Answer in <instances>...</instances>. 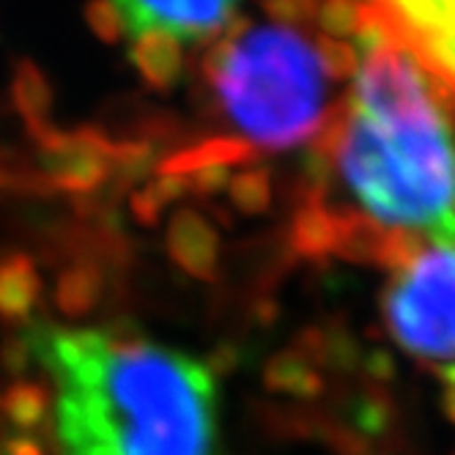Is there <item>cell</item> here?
<instances>
[{"label": "cell", "mask_w": 455, "mask_h": 455, "mask_svg": "<svg viewBox=\"0 0 455 455\" xmlns=\"http://www.w3.org/2000/svg\"><path fill=\"white\" fill-rule=\"evenodd\" d=\"M28 338L55 387L60 455H222L220 389L198 356L93 327Z\"/></svg>", "instance_id": "cell-1"}, {"label": "cell", "mask_w": 455, "mask_h": 455, "mask_svg": "<svg viewBox=\"0 0 455 455\" xmlns=\"http://www.w3.org/2000/svg\"><path fill=\"white\" fill-rule=\"evenodd\" d=\"M332 156L351 195L381 228L428 236L455 217V140L442 110L379 118L348 105Z\"/></svg>", "instance_id": "cell-2"}, {"label": "cell", "mask_w": 455, "mask_h": 455, "mask_svg": "<svg viewBox=\"0 0 455 455\" xmlns=\"http://www.w3.org/2000/svg\"><path fill=\"white\" fill-rule=\"evenodd\" d=\"M206 75L250 146L291 148L321 129L323 72L315 47L291 25L242 20L209 50Z\"/></svg>", "instance_id": "cell-3"}, {"label": "cell", "mask_w": 455, "mask_h": 455, "mask_svg": "<svg viewBox=\"0 0 455 455\" xmlns=\"http://www.w3.org/2000/svg\"><path fill=\"white\" fill-rule=\"evenodd\" d=\"M387 330L417 360H455V217L426 236L384 294Z\"/></svg>", "instance_id": "cell-4"}, {"label": "cell", "mask_w": 455, "mask_h": 455, "mask_svg": "<svg viewBox=\"0 0 455 455\" xmlns=\"http://www.w3.org/2000/svg\"><path fill=\"white\" fill-rule=\"evenodd\" d=\"M126 34L162 30L179 42L204 39L228 25L239 0H113Z\"/></svg>", "instance_id": "cell-5"}, {"label": "cell", "mask_w": 455, "mask_h": 455, "mask_svg": "<svg viewBox=\"0 0 455 455\" xmlns=\"http://www.w3.org/2000/svg\"><path fill=\"white\" fill-rule=\"evenodd\" d=\"M368 6L389 42L411 58L431 44L455 39V0H371Z\"/></svg>", "instance_id": "cell-6"}, {"label": "cell", "mask_w": 455, "mask_h": 455, "mask_svg": "<svg viewBox=\"0 0 455 455\" xmlns=\"http://www.w3.org/2000/svg\"><path fill=\"white\" fill-rule=\"evenodd\" d=\"M129 60L140 72V77L156 91L173 88L184 75L181 42L171 34H162V30H143V34H138L132 39V47H129Z\"/></svg>", "instance_id": "cell-7"}, {"label": "cell", "mask_w": 455, "mask_h": 455, "mask_svg": "<svg viewBox=\"0 0 455 455\" xmlns=\"http://www.w3.org/2000/svg\"><path fill=\"white\" fill-rule=\"evenodd\" d=\"M252 154H255V148L247 140L214 138V140H206L195 148L173 154L165 165H162V173L179 176V173H198L204 168H228V165H239V162L252 159Z\"/></svg>", "instance_id": "cell-8"}, {"label": "cell", "mask_w": 455, "mask_h": 455, "mask_svg": "<svg viewBox=\"0 0 455 455\" xmlns=\"http://www.w3.org/2000/svg\"><path fill=\"white\" fill-rule=\"evenodd\" d=\"M12 100L20 116L28 121V126L36 124H50V110H52V88L47 75L39 69L34 60H20L14 67L12 77Z\"/></svg>", "instance_id": "cell-9"}, {"label": "cell", "mask_w": 455, "mask_h": 455, "mask_svg": "<svg viewBox=\"0 0 455 455\" xmlns=\"http://www.w3.org/2000/svg\"><path fill=\"white\" fill-rule=\"evenodd\" d=\"M171 247L189 267L206 264L214 255V234L198 214L184 212L171 225Z\"/></svg>", "instance_id": "cell-10"}, {"label": "cell", "mask_w": 455, "mask_h": 455, "mask_svg": "<svg viewBox=\"0 0 455 455\" xmlns=\"http://www.w3.org/2000/svg\"><path fill=\"white\" fill-rule=\"evenodd\" d=\"M338 244V212L310 204L297 214V247L305 252H330Z\"/></svg>", "instance_id": "cell-11"}, {"label": "cell", "mask_w": 455, "mask_h": 455, "mask_svg": "<svg viewBox=\"0 0 455 455\" xmlns=\"http://www.w3.org/2000/svg\"><path fill=\"white\" fill-rule=\"evenodd\" d=\"M321 36L346 39L356 36L368 20V4L363 0H321L313 14Z\"/></svg>", "instance_id": "cell-12"}, {"label": "cell", "mask_w": 455, "mask_h": 455, "mask_svg": "<svg viewBox=\"0 0 455 455\" xmlns=\"http://www.w3.org/2000/svg\"><path fill=\"white\" fill-rule=\"evenodd\" d=\"M315 55L321 63L323 77L332 80H346L354 77L356 67H360V52L354 50V44L343 39H330V36H318L315 42Z\"/></svg>", "instance_id": "cell-13"}, {"label": "cell", "mask_w": 455, "mask_h": 455, "mask_svg": "<svg viewBox=\"0 0 455 455\" xmlns=\"http://www.w3.org/2000/svg\"><path fill=\"white\" fill-rule=\"evenodd\" d=\"M228 184H231V195L242 212H264L269 206L272 184L267 171H244Z\"/></svg>", "instance_id": "cell-14"}, {"label": "cell", "mask_w": 455, "mask_h": 455, "mask_svg": "<svg viewBox=\"0 0 455 455\" xmlns=\"http://www.w3.org/2000/svg\"><path fill=\"white\" fill-rule=\"evenodd\" d=\"M85 22L91 28V34L105 42V44H118L126 36L124 17L116 9L113 0H88L85 4Z\"/></svg>", "instance_id": "cell-15"}, {"label": "cell", "mask_w": 455, "mask_h": 455, "mask_svg": "<svg viewBox=\"0 0 455 455\" xmlns=\"http://www.w3.org/2000/svg\"><path fill=\"white\" fill-rule=\"evenodd\" d=\"M261 6L280 20V25H288L310 20L318 9V0H261Z\"/></svg>", "instance_id": "cell-16"}, {"label": "cell", "mask_w": 455, "mask_h": 455, "mask_svg": "<svg viewBox=\"0 0 455 455\" xmlns=\"http://www.w3.org/2000/svg\"><path fill=\"white\" fill-rule=\"evenodd\" d=\"M442 376V406L450 422H455V363L439 368Z\"/></svg>", "instance_id": "cell-17"}]
</instances>
